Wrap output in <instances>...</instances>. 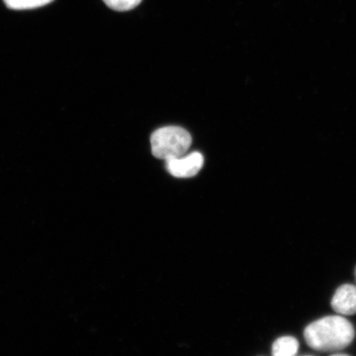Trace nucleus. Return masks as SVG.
Here are the masks:
<instances>
[{"label":"nucleus","mask_w":356,"mask_h":356,"mask_svg":"<svg viewBox=\"0 0 356 356\" xmlns=\"http://www.w3.org/2000/svg\"><path fill=\"white\" fill-rule=\"evenodd\" d=\"M141 1L142 0H104L111 10L120 12L131 10L139 6Z\"/></svg>","instance_id":"7"},{"label":"nucleus","mask_w":356,"mask_h":356,"mask_svg":"<svg viewBox=\"0 0 356 356\" xmlns=\"http://www.w3.org/2000/svg\"><path fill=\"white\" fill-rule=\"evenodd\" d=\"M299 341L293 337L278 338L273 346V354L275 356H293L298 353Z\"/></svg>","instance_id":"5"},{"label":"nucleus","mask_w":356,"mask_h":356,"mask_svg":"<svg viewBox=\"0 0 356 356\" xmlns=\"http://www.w3.org/2000/svg\"><path fill=\"white\" fill-rule=\"evenodd\" d=\"M150 142L154 157L167 161L185 155L193 143V139L184 128L166 127L155 131L151 136Z\"/></svg>","instance_id":"2"},{"label":"nucleus","mask_w":356,"mask_h":356,"mask_svg":"<svg viewBox=\"0 0 356 356\" xmlns=\"http://www.w3.org/2000/svg\"><path fill=\"white\" fill-rule=\"evenodd\" d=\"M54 0H3L8 8L15 10H33L47 6Z\"/></svg>","instance_id":"6"},{"label":"nucleus","mask_w":356,"mask_h":356,"mask_svg":"<svg viewBox=\"0 0 356 356\" xmlns=\"http://www.w3.org/2000/svg\"><path fill=\"white\" fill-rule=\"evenodd\" d=\"M355 280H356V268H355Z\"/></svg>","instance_id":"8"},{"label":"nucleus","mask_w":356,"mask_h":356,"mask_svg":"<svg viewBox=\"0 0 356 356\" xmlns=\"http://www.w3.org/2000/svg\"><path fill=\"white\" fill-rule=\"evenodd\" d=\"M204 165L203 155L199 152L185 154L181 157L167 160L166 167L171 175L180 178L193 177Z\"/></svg>","instance_id":"3"},{"label":"nucleus","mask_w":356,"mask_h":356,"mask_svg":"<svg viewBox=\"0 0 356 356\" xmlns=\"http://www.w3.org/2000/svg\"><path fill=\"white\" fill-rule=\"evenodd\" d=\"M332 307L337 314L350 316L356 314V286L346 284L337 289Z\"/></svg>","instance_id":"4"},{"label":"nucleus","mask_w":356,"mask_h":356,"mask_svg":"<svg viewBox=\"0 0 356 356\" xmlns=\"http://www.w3.org/2000/svg\"><path fill=\"white\" fill-rule=\"evenodd\" d=\"M305 339L312 349L323 353L343 350L353 341V325L341 316H327L305 328Z\"/></svg>","instance_id":"1"}]
</instances>
